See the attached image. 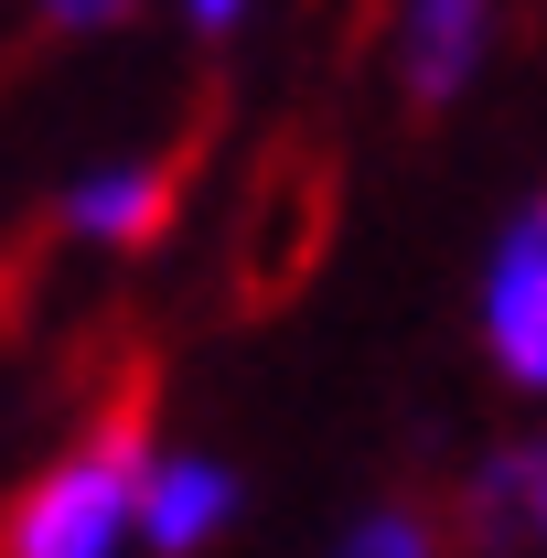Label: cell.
<instances>
[{"label":"cell","instance_id":"1","mask_svg":"<svg viewBox=\"0 0 547 558\" xmlns=\"http://www.w3.org/2000/svg\"><path fill=\"white\" fill-rule=\"evenodd\" d=\"M139 484H150V365L119 376L108 418L86 429V451H75L65 473H44V484L11 505L0 558H108L119 526H130V505H139Z\"/></svg>","mask_w":547,"mask_h":558},{"label":"cell","instance_id":"2","mask_svg":"<svg viewBox=\"0 0 547 558\" xmlns=\"http://www.w3.org/2000/svg\"><path fill=\"white\" fill-rule=\"evenodd\" d=\"M483 323H494L505 376H515V387H547V205L515 215V236H505V258H494V301H483Z\"/></svg>","mask_w":547,"mask_h":558},{"label":"cell","instance_id":"3","mask_svg":"<svg viewBox=\"0 0 547 558\" xmlns=\"http://www.w3.org/2000/svg\"><path fill=\"white\" fill-rule=\"evenodd\" d=\"M172 205H183V150L75 183V194H65V226H75V236H108V247H150V236L172 226Z\"/></svg>","mask_w":547,"mask_h":558},{"label":"cell","instance_id":"4","mask_svg":"<svg viewBox=\"0 0 547 558\" xmlns=\"http://www.w3.org/2000/svg\"><path fill=\"white\" fill-rule=\"evenodd\" d=\"M312 226H323V183L312 172H279L269 194H258V215H247V301H279L290 279H301V258H312Z\"/></svg>","mask_w":547,"mask_h":558},{"label":"cell","instance_id":"5","mask_svg":"<svg viewBox=\"0 0 547 558\" xmlns=\"http://www.w3.org/2000/svg\"><path fill=\"white\" fill-rule=\"evenodd\" d=\"M226 505H236V484L215 462H161L139 484V526H150V548H205L215 526H226Z\"/></svg>","mask_w":547,"mask_h":558},{"label":"cell","instance_id":"6","mask_svg":"<svg viewBox=\"0 0 547 558\" xmlns=\"http://www.w3.org/2000/svg\"><path fill=\"white\" fill-rule=\"evenodd\" d=\"M473 44H483V0H409V86L429 108L473 75Z\"/></svg>","mask_w":547,"mask_h":558},{"label":"cell","instance_id":"7","mask_svg":"<svg viewBox=\"0 0 547 558\" xmlns=\"http://www.w3.org/2000/svg\"><path fill=\"white\" fill-rule=\"evenodd\" d=\"M343 558H429V537H418L409 515H376V526H365V537H354Z\"/></svg>","mask_w":547,"mask_h":558},{"label":"cell","instance_id":"8","mask_svg":"<svg viewBox=\"0 0 547 558\" xmlns=\"http://www.w3.org/2000/svg\"><path fill=\"white\" fill-rule=\"evenodd\" d=\"M44 11H54V22H119L130 0H44Z\"/></svg>","mask_w":547,"mask_h":558},{"label":"cell","instance_id":"9","mask_svg":"<svg viewBox=\"0 0 547 558\" xmlns=\"http://www.w3.org/2000/svg\"><path fill=\"white\" fill-rule=\"evenodd\" d=\"M194 11H205V22H226V11H236V0H194Z\"/></svg>","mask_w":547,"mask_h":558},{"label":"cell","instance_id":"10","mask_svg":"<svg viewBox=\"0 0 547 558\" xmlns=\"http://www.w3.org/2000/svg\"><path fill=\"white\" fill-rule=\"evenodd\" d=\"M537 515H547V462H537Z\"/></svg>","mask_w":547,"mask_h":558}]
</instances>
